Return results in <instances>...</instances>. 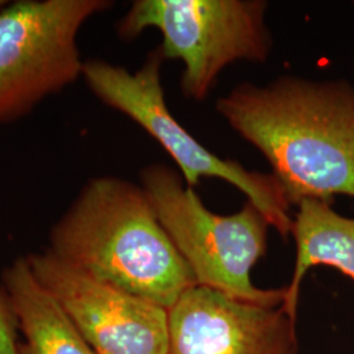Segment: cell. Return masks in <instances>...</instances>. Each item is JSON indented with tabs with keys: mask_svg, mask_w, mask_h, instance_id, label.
Listing matches in <instances>:
<instances>
[{
	"mask_svg": "<svg viewBox=\"0 0 354 354\" xmlns=\"http://www.w3.org/2000/svg\"><path fill=\"white\" fill-rule=\"evenodd\" d=\"M21 335V354H96L64 308L36 279L26 256L1 273Z\"/></svg>",
	"mask_w": 354,
	"mask_h": 354,
	"instance_id": "cell-9",
	"label": "cell"
},
{
	"mask_svg": "<svg viewBox=\"0 0 354 354\" xmlns=\"http://www.w3.org/2000/svg\"><path fill=\"white\" fill-rule=\"evenodd\" d=\"M216 112L266 156L289 205L354 197V87L346 80L241 83L218 99Z\"/></svg>",
	"mask_w": 354,
	"mask_h": 354,
	"instance_id": "cell-1",
	"label": "cell"
},
{
	"mask_svg": "<svg viewBox=\"0 0 354 354\" xmlns=\"http://www.w3.org/2000/svg\"><path fill=\"white\" fill-rule=\"evenodd\" d=\"M165 61L160 46L150 51L136 73L100 59H89L84 61L82 77L100 102L131 118L162 145L180 167L188 187L193 188L203 177L226 180L241 190L286 239L292 230L290 205L276 177L248 171L238 162L216 156L178 124L165 104L160 76Z\"/></svg>",
	"mask_w": 354,
	"mask_h": 354,
	"instance_id": "cell-5",
	"label": "cell"
},
{
	"mask_svg": "<svg viewBox=\"0 0 354 354\" xmlns=\"http://www.w3.org/2000/svg\"><path fill=\"white\" fill-rule=\"evenodd\" d=\"M26 260L96 354H168V310L66 266L48 250Z\"/></svg>",
	"mask_w": 354,
	"mask_h": 354,
	"instance_id": "cell-7",
	"label": "cell"
},
{
	"mask_svg": "<svg viewBox=\"0 0 354 354\" xmlns=\"http://www.w3.org/2000/svg\"><path fill=\"white\" fill-rule=\"evenodd\" d=\"M7 3V0H0V8Z\"/></svg>",
	"mask_w": 354,
	"mask_h": 354,
	"instance_id": "cell-12",
	"label": "cell"
},
{
	"mask_svg": "<svg viewBox=\"0 0 354 354\" xmlns=\"http://www.w3.org/2000/svg\"><path fill=\"white\" fill-rule=\"evenodd\" d=\"M266 8L264 0H137L117 33L133 39L147 28L159 29L165 59L185 66L184 95L203 102L228 64L266 61L273 46Z\"/></svg>",
	"mask_w": 354,
	"mask_h": 354,
	"instance_id": "cell-4",
	"label": "cell"
},
{
	"mask_svg": "<svg viewBox=\"0 0 354 354\" xmlns=\"http://www.w3.org/2000/svg\"><path fill=\"white\" fill-rule=\"evenodd\" d=\"M0 354H21L17 320L3 286L0 288Z\"/></svg>",
	"mask_w": 354,
	"mask_h": 354,
	"instance_id": "cell-11",
	"label": "cell"
},
{
	"mask_svg": "<svg viewBox=\"0 0 354 354\" xmlns=\"http://www.w3.org/2000/svg\"><path fill=\"white\" fill-rule=\"evenodd\" d=\"M295 354H297V353H295Z\"/></svg>",
	"mask_w": 354,
	"mask_h": 354,
	"instance_id": "cell-13",
	"label": "cell"
},
{
	"mask_svg": "<svg viewBox=\"0 0 354 354\" xmlns=\"http://www.w3.org/2000/svg\"><path fill=\"white\" fill-rule=\"evenodd\" d=\"M108 0H17L0 8V127L75 83L84 61L77 35Z\"/></svg>",
	"mask_w": 354,
	"mask_h": 354,
	"instance_id": "cell-6",
	"label": "cell"
},
{
	"mask_svg": "<svg viewBox=\"0 0 354 354\" xmlns=\"http://www.w3.org/2000/svg\"><path fill=\"white\" fill-rule=\"evenodd\" d=\"M291 234L297 256L281 307L297 320L301 285L311 268H333L354 282V218L336 213L329 203L308 198L298 205Z\"/></svg>",
	"mask_w": 354,
	"mask_h": 354,
	"instance_id": "cell-10",
	"label": "cell"
},
{
	"mask_svg": "<svg viewBox=\"0 0 354 354\" xmlns=\"http://www.w3.org/2000/svg\"><path fill=\"white\" fill-rule=\"evenodd\" d=\"M49 252L66 266L169 310L197 285L142 185L91 178L54 223Z\"/></svg>",
	"mask_w": 354,
	"mask_h": 354,
	"instance_id": "cell-2",
	"label": "cell"
},
{
	"mask_svg": "<svg viewBox=\"0 0 354 354\" xmlns=\"http://www.w3.org/2000/svg\"><path fill=\"white\" fill-rule=\"evenodd\" d=\"M140 183L197 285L247 302L282 306L285 288L260 289L251 281L253 266L266 256L270 226L252 203L235 214H215L180 174L163 165L146 167Z\"/></svg>",
	"mask_w": 354,
	"mask_h": 354,
	"instance_id": "cell-3",
	"label": "cell"
},
{
	"mask_svg": "<svg viewBox=\"0 0 354 354\" xmlns=\"http://www.w3.org/2000/svg\"><path fill=\"white\" fill-rule=\"evenodd\" d=\"M168 354H295V320L283 308L194 285L168 310Z\"/></svg>",
	"mask_w": 354,
	"mask_h": 354,
	"instance_id": "cell-8",
	"label": "cell"
}]
</instances>
